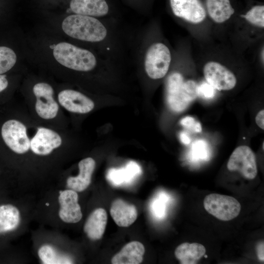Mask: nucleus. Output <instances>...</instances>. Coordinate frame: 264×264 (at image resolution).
Masks as SVG:
<instances>
[{"label":"nucleus","mask_w":264,"mask_h":264,"mask_svg":"<svg viewBox=\"0 0 264 264\" xmlns=\"http://www.w3.org/2000/svg\"><path fill=\"white\" fill-rule=\"evenodd\" d=\"M62 28L72 39L93 44L99 54L115 65L126 62L131 53L134 31L119 20L73 14L64 19Z\"/></svg>","instance_id":"nucleus-1"},{"label":"nucleus","mask_w":264,"mask_h":264,"mask_svg":"<svg viewBox=\"0 0 264 264\" xmlns=\"http://www.w3.org/2000/svg\"><path fill=\"white\" fill-rule=\"evenodd\" d=\"M5 145L14 153L23 155L29 152L38 156H47L63 144L61 134L44 126H29L21 119L6 121L1 128Z\"/></svg>","instance_id":"nucleus-2"},{"label":"nucleus","mask_w":264,"mask_h":264,"mask_svg":"<svg viewBox=\"0 0 264 264\" xmlns=\"http://www.w3.org/2000/svg\"><path fill=\"white\" fill-rule=\"evenodd\" d=\"M131 55L132 62L153 80L164 77L172 62L168 46L163 42L154 39L152 24L144 25L135 32Z\"/></svg>","instance_id":"nucleus-3"},{"label":"nucleus","mask_w":264,"mask_h":264,"mask_svg":"<svg viewBox=\"0 0 264 264\" xmlns=\"http://www.w3.org/2000/svg\"><path fill=\"white\" fill-rule=\"evenodd\" d=\"M53 54L59 64L78 72L110 70L116 65L96 52L67 42L57 44Z\"/></svg>","instance_id":"nucleus-4"},{"label":"nucleus","mask_w":264,"mask_h":264,"mask_svg":"<svg viewBox=\"0 0 264 264\" xmlns=\"http://www.w3.org/2000/svg\"><path fill=\"white\" fill-rule=\"evenodd\" d=\"M166 94L169 108L181 112L198 95V86L193 80H185L180 72L173 71L166 79Z\"/></svg>","instance_id":"nucleus-5"},{"label":"nucleus","mask_w":264,"mask_h":264,"mask_svg":"<svg viewBox=\"0 0 264 264\" xmlns=\"http://www.w3.org/2000/svg\"><path fill=\"white\" fill-rule=\"evenodd\" d=\"M35 97L34 110L37 115L42 120L50 121L58 115L60 105L54 96V90L49 84L39 82L33 87Z\"/></svg>","instance_id":"nucleus-6"},{"label":"nucleus","mask_w":264,"mask_h":264,"mask_svg":"<svg viewBox=\"0 0 264 264\" xmlns=\"http://www.w3.org/2000/svg\"><path fill=\"white\" fill-rule=\"evenodd\" d=\"M203 205L210 214L224 221L236 218L241 209V205L236 198L218 194L207 195L204 199Z\"/></svg>","instance_id":"nucleus-7"},{"label":"nucleus","mask_w":264,"mask_h":264,"mask_svg":"<svg viewBox=\"0 0 264 264\" xmlns=\"http://www.w3.org/2000/svg\"><path fill=\"white\" fill-rule=\"evenodd\" d=\"M230 171H238L245 178L254 179L257 175L256 157L251 148L245 145L236 148L227 164Z\"/></svg>","instance_id":"nucleus-8"},{"label":"nucleus","mask_w":264,"mask_h":264,"mask_svg":"<svg viewBox=\"0 0 264 264\" xmlns=\"http://www.w3.org/2000/svg\"><path fill=\"white\" fill-rule=\"evenodd\" d=\"M203 74L208 83L220 91L231 90L237 83L234 74L217 62L211 61L206 63L203 67Z\"/></svg>","instance_id":"nucleus-9"},{"label":"nucleus","mask_w":264,"mask_h":264,"mask_svg":"<svg viewBox=\"0 0 264 264\" xmlns=\"http://www.w3.org/2000/svg\"><path fill=\"white\" fill-rule=\"evenodd\" d=\"M57 101L61 107L69 112L85 114L94 108V102L83 93L72 89H65L58 94Z\"/></svg>","instance_id":"nucleus-10"},{"label":"nucleus","mask_w":264,"mask_h":264,"mask_svg":"<svg viewBox=\"0 0 264 264\" xmlns=\"http://www.w3.org/2000/svg\"><path fill=\"white\" fill-rule=\"evenodd\" d=\"M171 10L176 17L193 23L202 22L206 11L200 0H169Z\"/></svg>","instance_id":"nucleus-11"},{"label":"nucleus","mask_w":264,"mask_h":264,"mask_svg":"<svg viewBox=\"0 0 264 264\" xmlns=\"http://www.w3.org/2000/svg\"><path fill=\"white\" fill-rule=\"evenodd\" d=\"M69 8L76 14L118 20L112 15L107 0H71Z\"/></svg>","instance_id":"nucleus-12"},{"label":"nucleus","mask_w":264,"mask_h":264,"mask_svg":"<svg viewBox=\"0 0 264 264\" xmlns=\"http://www.w3.org/2000/svg\"><path fill=\"white\" fill-rule=\"evenodd\" d=\"M78 200V194L73 190H65L60 192L58 197L60 205L59 216L64 222L76 223L81 220L82 213Z\"/></svg>","instance_id":"nucleus-13"},{"label":"nucleus","mask_w":264,"mask_h":264,"mask_svg":"<svg viewBox=\"0 0 264 264\" xmlns=\"http://www.w3.org/2000/svg\"><path fill=\"white\" fill-rule=\"evenodd\" d=\"M79 173L76 176H69L66 180V186L76 192H82L89 185L95 167V161L91 157H87L78 163Z\"/></svg>","instance_id":"nucleus-14"},{"label":"nucleus","mask_w":264,"mask_h":264,"mask_svg":"<svg viewBox=\"0 0 264 264\" xmlns=\"http://www.w3.org/2000/svg\"><path fill=\"white\" fill-rule=\"evenodd\" d=\"M110 215L116 224L120 227H128L136 220V207L120 198L113 201L110 208Z\"/></svg>","instance_id":"nucleus-15"},{"label":"nucleus","mask_w":264,"mask_h":264,"mask_svg":"<svg viewBox=\"0 0 264 264\" xmlns=\"http://www.w3.org/2000/svg\"><path fill=\"white\" fill-rule=\"evenodd\" d=\"M107 220V213L102 208L95 209L89 215L84 224V231L90 240L96 241L102 238Z\"/></svg>","instance_id":"nucleus-16"},{"label":"nucleus","mask_w":264,"mask_h":264,"mask_svg":"<svg viewBox=\"0 0 264 264\" xmlns=\"http://www.w3.org/2000/svg\"><path fill=\"white\" fill-rule=\"evenodd\" d=\"M145 253L143 244L138 241L126 244L111 259L113 264H139L141 263Z\"/></svg>","instance_id":"nucleus-17"},{"label":"nucleus","mask_w":264,"mask_h":264,"mask_svg":"<svg viewBox=\"0 0 264 264\" xmlns=\"http://www.w3.org/2000/svg\"><path fill=\"white\" fill-rule=\"evenodd\" d=\"M205 252L206 249L201 244L184 242L176 248L175 255L181 264H195Z\"/></svg>","instance_id":"nucleus-18"},{"label":"nucleus","mask_w":264,"mask_h":264,"mask_svg":"<svg viewBox=\"0 0 264 264\" xmlns=\"http://www.w3.org/2000/svg\"><path fill=\"white\" fill-rule=\"evenodd\" d=\"M205 4L208 15L217 23L225 22L235 12L230 0H206Z\"/></svg>","instance_id":"nucleus-19"},{"label":"nucleus","mask_w":264,"mask_h":264,"mask_svg":"<svg viewBox=\"0 0 264 264\" xmlns=\"http://www.w3.org/2000/svg\"><path fill=\"white\" fill-rule=\"evenodd\" d=\"M20 222V213L15 206L7 204L0 206V234L16 229Z\"/></svg>","instance_id":"nucleus-20"},{"label":"nucleus","mask_w":264,"mask_h":264,"mask_svg":"<svg viewBox=\"0 0 264 264\" xmlns=\"http://www.w3.org/2000/svg\"><path fill=\"white\" fill-rule=\"evenodd\" d=\"M141 169L139 165L133 161H130L126 166L120 169H111L108 174V179L114 184H120L132 180L140 175Z\"/></svg>","instance_id":"nucleus-21"},{"label":"nucleus","mask_w":264,"mask_h":264,"mask_svg":"<svg viewBox=\"0 0 264 264\" xmlns=\"http://www.w3.org/2000/svg\"><path fill=\"white\" fill-rule=\"evenodd\" d=\"M41 261L45 264H72V261L69 257L58 253L52 246L44 245L38 252Z\"/></svg>","instance_id":"nucleus-22"},{"label":"nucleus","mask_w":264,"mask_h":264,"mask_svg":"<svg viewBox=\"0 0 264 264\" xmlns=\"http://www.w3.org/2000/svg\"><path fill=\"white\" fill-rule=\"evenodd\" d=\"M17 61V56L15 52L6 46H0V74H2L10 70Z\"/></svg>","instance_id":"nucleus-23"},{"label":"nucleus","mask_w":264,"mask_h":264,"mask_svg":"<svg viewBox=\"0 0 264 264\" xmlns=\"http://www.w3.org/2000/svg\"><path fill=\"white\" fill-rule=\"evenodd\" d=\"M251 24L257 27H264V6L257 5L252 7L244 15L241 16Z\"/></svg>","instance_id":"nucleus-24"},{"label":"nucleus","mask_w":264,"mask_h":264,"mask_svg":"<svg viewBox=\"0 0 264 264\" xmlns=\"http://www.w3.org/2000/svg\"><path fill=\"white\" fill-rule=\"evenodd\" d=\"M193 156L197 158H206L207 155V144L202 140L195 141L192 147Z\"/></svg>","instance_id":"nucleus-25"},{"label":"nucleus","mask_w":264,"mask_h":264,"mask_svg":"<svg viewBox=\"0 0 264 264\" xmlns=\"http://www.w3.org/2000/svg\"><path fill=\"white\" fill-rule=\"evenodd\" d=\"M180 124L184 127L196 132H200L202 131L200 123L196 121L193 117L191 116H186L182 118L180 121Z\"/></svg>","instance_id":"nucleus-26"},{"label":"nucleus","mask_w":264,"mask_h":264,"mask_svg":"<svg viewBox=\"0 0 264 264\" xmlns=\"http://www.w3.org/2000/svg\"><path fill=\"white\" fill-rule=\"evenodd\" d=\"M198 95L205 98H211L215 95V88L208 83L198 86Z\"/></svg>","instance_id":"nucleus-27"},{"label":"nucleus","mask_w":264,"mask_h":264,"mask_svg":"<svg viewBox=\"0 0 264 264\" xmlns=\"http://www.w3.org/2000/svg\"><path fill=\"white\" fill-rule=\"evenodd\" d=\"M264 110L259 111L255 117V121L258 126L262 130L264 129Z\"/></svg>","instance_id":"nucleus-28"},{"label":"nucleus","mask_w":264,"mask_h":264,"mask_svg":"<svg viewBox=\"0 0 264 264\" xmlns=\"http://www.w3.org/2000/svg\"><path fill=\"white\" fill-rule=\"evenodd\" d=\"M264 242H259L256 247L257 255L258 259L262 262L264 261Z\"/></svg>","instance_id":"nucleus-29"},{"label":"nucleus","mask_w":264,"mask_h":264,"mask_svg":"<svg viewBox=\"0 0 264 264\" xmlns=\"http://www.w3.org/2000/svg\"><path fill=\"white\" fill-rule=\"evenodd\" d=\"M8 85L6 75L0 74V92L5 89Z\"/></svg>","instance_id":"nucleus-30"},{"label":"nucleus","mask_w":264,"mask_h":264,"mask_svg":"<svg viewBox=\"0 0 264 264\" xmlns=\"http://www.w3.org/2000/svg\"><path fill=\"white\" fill-rule=\"evenodd\" d=\"M181 141L185 145H188L190 143V139L185 132H182L179 135Z\"/></svg>","instance_id":"nucleus-31"},{"label":"nucleus","mask_w":264,"mask_h":264,"mask_svg":"<svg viewBox=\"0 0 264 264\" xmlns=\"http://www.w3.org/2000/svg\"><path fill=\"white\" fill-rule=\"evenodd\" d=\"M204 256L205 258H207L208 257L207 255H206L205 254L204 255Z\"/></svg>","instance_id":"nucleus-32"}]
</instances>
